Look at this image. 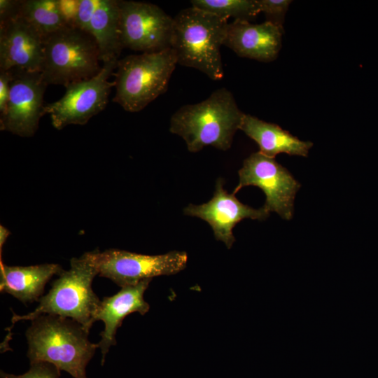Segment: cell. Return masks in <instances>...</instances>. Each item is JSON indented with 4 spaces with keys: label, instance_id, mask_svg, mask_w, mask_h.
<instances>
[{
    "label": "cell",
    "instance_id": "obj_9",
    "mask_svg": "<svg viewBox=\"0 0 378 378\" xmlns=\"http://www.w3.org/2000/svg\"><path fill=\"white\" fill-rule=\"evenodd\" d=\"M238 174L239 183L233 194L246 186H257L266 196L263 206L266 211L276 212L285 220L293 218L295 197L301 185L274 158L260 151L253 153L244 160Z\"/></svg>",
    "mask_w": 378,
    "mask_h": 378
},
{
    "label": "cell",
    "instance_id": "obj_5",
    "mask_svg": "<svg viewBox=\"0 0 378 378\" xmlns=\"http://www.w3.org/2000/svg\"><path fill=\"white\" fill-rule=\"evenodd\" d=\"M177 62L172 48L130 55L118 59L113 102L128 112H139L164 93Z\"/></svg>",
    "mask_w": 378,
    "mask_h": 378
},
{
    "label": "cell",
    "instance_id": "obj_27",
    "mask_svg": "<svg viewBox=\"0 0 378 378\" xmlns=\"http://www.w3.org/2000/svg\"><path fill=\"white\" fill-rule=\"evenodd\" d=\"M9 231L4 226L0 227V251L1 254L2 247L9 235Z\"/></svg>",
    "mask_w": 378,
    "mask_h": 378
},
{
    "label": "cell",
    "instance_id": "obj_3",
    "mask_svg": "<svg viewBox=\"0 0 378 378\" xmlns=\"http://www.w3.org/2000/svg\"><path fill=\"white\" fill-rule=\"evenodd\" d=\"M227 20L192 6L174 18L171 48L178 64L196 69L214 80L223 78L220 55Z\"/></svg>",
    "mask_w": 378,
    "mask_h": 378
},
{
    "label": "cell",
    "instance_id": "obj_25",
    "mask_svg": "<svg viewBox=\"0 0 378 378\" xmlns=\"http://www.w3.org/2000/svg\"><path fill=\"white\" fill-rule=\"evenodd\" d=\"M61 10L71 27H75V18L77 13L78 0H59Z\"/></svg>",
    "mask_w": 378,
    "mask_h": 378
},
{
    "label": "cell",
    "instance_id": "obj_26",
    "mask_svg": "<svg viewBox=\"0 0 378 378\" xmlns=\"http://www.w3.org/2000/svg\"><path fill=\"white\" fill-rule=\"evenodd\" d=\"M20 0H0V21L18 13Z\"/></svg>",
    "mask_w": 378,
    "mask_h": 378
},
{
    "label": "cell",
    "instance_id": "obj_6",
    "mask_svg": "<svg viewBox=\"0 0 378 378\" xmlns=\"http://www.w3.org/2000/svg\"><path fill=\"white\" fill-rule=\"evenodd\" d=\"M100 55L91 35L67 26L44 39L41 74L48 85L70 84L90 79L99 74Z\"/></svg>",
    "mask_w": 378,
    "mask_h": 378
},
{
    "label": "cell",
    "instance_id": "obj_17",
    "mask_svg": "<svg viewBox=\"0 0 378 378\" xmlns=\"http://www.w3.org/2000/svg\"><path fill=\"white\" fill-rule=\"evenodd\" d=\"M239 130L258 144L261 153L270 158L283 153L307 157L313 146L312 142L301 141L276 124L248 114L244 115Z\"/></svg>",
    "mask_w": 378,
    "mask_h": 378
},
{
    "label": "cell",
    "instance_id": "obj_8",
    "mask_svg": "<svg viewBox=\"0 0 378 378\" xmlns=\"http://www.w3.org/2000/svg\"><path fill=\"white\" fill-rule=\"evenodd\" d=\"M118 61L103 63L97 75L69 85L59 99L45 104V113L50 115L55 128L62 130L69 125H85L105 108L111 88L115 87V82L108 79L114 74Z\"/></svg>",
    "mask_w": 378,
    "mask_h": 378
},
{
    "label": "cell",
    "instance_id": "obj_21",
    "mask_svg": "<svg viewBox=\"0 0 378 378\" xmlns=\"http://www.w3.org/2000/svg\"><path fill=\"white\" fill-rule=\"evenodd\" d=\"M260 13H263L266 20L283 27L285 15L291 3L289 0H258Z\"/></svg>",
    "mask_w": 378,
    "mask_h": 378
},
{
    "label": "cell",
    "instance_id": "obj_22",
    "mask_svg": "<svg viewBox=\"0 0 378 378\" xmlns=\"http://www.w3.org/2000/svg\"><path fill=\"white\" fill-rule=\"evenodd\" d=\"M60 371L53 365L46 362L30 363L29 370L23 374L15 375L2 370L1 378H59Z\"/></svg>",
    "mask_w": 378,
    "mask_h": 378
},
{
    "label": "cell",
    "instance_id": "obj_18",
    "mask_svg": "<svg viewBox=\"0 0 378 378\" xmlns=\"http://www.w3.org/2000/svg\"><path fill=\"white\" fill-rule=\"evenodd\" d=\"M87 33L94 39L103 63L119 59L123 46L120 34L118 1L97 0Z\"/></svg>",
    "mask_w": 378,
    "mask_h": 378
},
{
    "label": "cell",
    "instance_id": "obj_15",
    "mask_svg": "<svg viewBox=\"0 0 378 378\" xmlns=\"http://www.w3.org/2000/svg\"><path fill=\"white\" fill-rule=\"evenodd\" d=\"M151 279L141 281L136 284L122 287L116 294L103 298L95 315V321H102L104 330L100 333L101 340L97 344L102 354V365L111 346L116 344L115 335L124 318L130 314L138 312L146 314L150 309L144 300V293Z\"/></svg>",
    "mask_w": 378,
    "mask_h": 378
},
{
    "label": "cell",
    "instance_id": "obj_1",
    "mask_svg": "<svg viewBox=\"0 0 378 378\" xmlns=\"http://www.w3.org/2000/svg\"><path fill=\"white\" fill-rule=\"evenodd\" d=\"M31 321L25 332L30 363H48L74 378H88L86 367L98 348L89 340V332L57 315L42 314Z\"/></svg>",
    "mask_w": 378,
    "mask_h": 378
},
{
    "label": "cell",
    "instance_id": "obj_7",
    "mask_svg": "<svg viewBox=\"0 0 378 378\" xmlns=\"http://www.w3.org/2000/svg\"><path fill=\"white\" fill-rule=\"evenodd\" d=\"M100 276L122 287L158 276L172 275L187 265L185 251H173L160 255H145L119 249L89 251Z\"/></svg>",
    "mask_w": 378,
    "mask_h": 378
},
{
    "label": "cell",
    "instance_id": "obj_19",
    "mask_svg": "<svg viewBox=\"0 0 378 378\" xmlns=\"http://www.w3.org/2000/svg\"><path fill=\"white\" fill-rule=\"evenodd\" d=\"M18 13L44 39L69 26L61 10L59 0H20Z\"/></svg>",
    "mask_w": 378,
    "mask_h": 378
},
{
    "label": "cell",
    "instance_id": "obj_24",
    "mask_svg": "<svg viewBox=\"0 0 378 378\" xmlns=\"http://www.w3.org/2000/svg\"><path fill=\"white\" fill-rule=\"evenodd\" d=\"M10 78L11 75L9 71L0 70V116L5 113L6 109Z\"/></svg>",
    "mask_w": 378,
    "mask_h": 378
},
{
    "label": "cell",
    "instance_id": "obj_4",
    "mask_svg": "<svg viewBox=\"0 0 378 378\" xmlns=\"http://www.w3.org/2000/svg\"><path fill=\"white\" fill-rule=\"evenodd\" d=\"M97 274L89 252L71 258L69 270H64L52 283L49 292L38 300L37 307L25 315L13 313L12 324L52 314L73 319L89 332L101 302L92 288Z\"/></svg>",
    "mask_w": 378,
    "mask_h": 378
},
{
    "label": "cell",
    "instance_id": "obj_20",
    "mask_svg": "<svg viewBox=\"0 0 378 378\" xmlns=\"http://www.w3.org/2000/svg\"><path fill=\"white\" fill-rule=\"evenodd\" d=\"M191 5L197 9L228 20H247L260 13L258 0H192Z\"/></svg>",
    "mask_w": 378,
    "mask_h": 378
},
{
    "label": "cell",
    "instance_id": "obj_13",
    "mask_svg": "<svg viewBox=\"0 0 378 378\" xmlns=\"http://www.w3.org/2000/svg\"><path fill=\"white\" fill-rule=\"evenodd\" d=\"M221 178L216 181L213 197L200 205L190 204L183 209L185 215L200 218L211 227L216 240L223 241L227 248L233 245L235 239L232 233L234 226L244 218L264 220L270 212L264 207L253 209L242 204L223 188Z\"/></svg>",
    "mask_w": 378,
    "mask_h": 378
},
{
    "label": "cell",
    "instance_id": "obj_11",
    "mask_svg": "<svg viewBox=\"0 0 378 378\" xmlns=\"http://www.w3.org/2000/svg\"><path fill=\"white\" fill-rule=\"evenodd\" d=\"M9 97L0 116L1 130L22 137L32 136L46 114L43 95L48 85L41 72L11 70Z\"/></svg>",
    "mask_w": 378,
    "mask_h": 378
},
{
    "label": "cell",
    "instance_id": "obj_14",
    "mask_svg": "<svg viewBox=\"0 0 378 378\" xmlns=\"http://www.w3.org/2000/svg\"><path fill=\"white\" fill-rule=\"evenodd\" d=\"M283 27L265 21L251 24L234 20L228 23L223 45L238 56L271 62L276 58L281 47Z\"/></svg>",
    "mask_w": 378,
    "mask_h": 378
},
{
    "label": "cell",
    "instance_id": "obj_12",
    "mask_svg": "<svg viewBox=\"0 0 378 378\" xmlns=\"http://www.w3.org/2000/svg\"><path fill=\"white\" fill-rule=\"evenodd\" d=\"M43 57L44 38L19 13L0 21V70L41 72Z\"/></svg>",
    "mask_w": 378,
    "mask_h": 378
},
{
    "label": "cell",
    "instance_id": "obj_2",
    "mask_svg": "<svg viewBox=\"0 0 378 378\" xmlns=\"http://www.w3.org/2000/svg\"><path fill=\"white\" fill-rule=\"evenodd\" d=\"M244 115L232 92L221 88L201 102L178 108L171 118L169 131L183 138L190 152L206 146L226 150Z\"/></svg>",
    "mask_w": 378,
    "mask_h": 378
},
{
    "label": "cell",
    "instance_id": "obj_10",
    "mask_svg": "<svg viewBox=\"0 0 378 378\" xmlns=\"http://www.w3.org/2000/svg\"><path fill=\"white\" fill-rule=\"evenodd\" d=\"M118 6L123 48L153 52L171 48L174 18L150 3L118 1Z\"/></svg>",
    "mask_w": 378,
    "mask_h": 378
},
{
    "label": "cell",
    "instance_id": "obj_23",
    "mask_svg": "<svg viewBox=\"0 0 378 378\" xmlns=\"http://www.w3.org/2000/svg\"><path fill=\"white\" fill-rule=\"evenodd\" d=\"M97 0H78L75 18V27L87 33L92 15L95 9Z\"/></svg>",
    "mask_w": 378,
    "mask_h": 378
},
{
    "label": "cell",
    "instance_id": "obj_16",
    "mask_svg": "<svg viewBox=\"0 0 378 378\" xmlns=\"http://www.w3.org/2000/svg\"><path fill=\"white\" fill-rule=\"evenodd\" d=\"M63 271L55 263L8 266L1 259L0 292L8 293L23 303L38 302L48 281Z\"/></svg>",
    "mask_w": 378,
    "mask_h": 378
}]
</instances>
